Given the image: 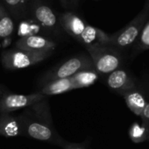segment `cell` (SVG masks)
Listing matches in <instances>:
<instances>
[{
  "label": "cell",
  "instance_id": "1",
  "mask_svg": "<svg viewBox=\"0 0 149 149\" xmlns=\"http://www.w3.org/2000/svg\"><path fill=\"white\" fill-rule=\"evenodd\" d=\"M98 74H109L121 66V55L117 48L111 46H93L86 47Z\"/></svg>",
  "mask_w": 149,
  "mask_h": 149
},
{
  "label": "cell",
  "instance_id": "2",
  "mask_svg": "<svg viewBox=\"0 0 149 149\" xmlns=\"http://www.w3.org/2000/svg\"><path fill=\"white\" fill-rule=\"evenodd\" d=\"M48 119L49 113L47 111L44 114L38 115L34 118L29 117H22V118L19 120L21 122L24 133H26L29 137L40 141H56V144L61 145L63 140L59 139L54 129L49 125L51 121H48Z\"/></svg>",
  "mask_w": 149,
  "mask_h": 149
},
{
  "label": "cell",
  "instance_id": "3",
  "mask_svg": "<svg viewBox=\"0 0 149 149\" xmlns=\"http://www.w3.org/2000/svg\"><path fill=\"white\" fill-rule=\"evenodd\" d=\"M53 52H34L21 49H10L4 51L1 54V61L3 66L9 70L21 69L33 66L47 58Z\"/></svg>",
  "mask_w": 149,
  "mask_h": 149
},
{
  "label": "cell",
  "instance_id": "4",
  "mask_svg": "<svg viewBox=\"0 0 149 149\" xmlns=\"http://www.w3.org/2000/svg\"><path fill=\"white\" fill-rule=\"evenodd\" d=\"M149 19V12H141L125 26L110 35L108 46L115 48H125L136 42L144 25Z\"/></svg>",
  "mask_w": 149,
  "mask_h": 149
},
{
  "label": "cell",
  "instance_id": "5",
  "mask_svg": "<svg viewBox=\"0 0 149 149\" xmlns=\"http://www.w3.org/2000/svg\"><path fill=\"white\" fill-rule=\"evenodd\" d=\"M93 68L95 67L90 55L79 54L71 57L61 65L55 67L45 77V80L48 83L58 79L68 78L84 69Z\"/></svg>",
  "mask_w": 149,
  "mask_h": 149
},
{
  "label": "cell",
  "instance_id": "6",
  "mask_svg": "<svg viewBox=\"0 0 149 149\" xmlns=\"http://www.w3.org/2000/svg\"><path fill=\"white\" fill-rule=\"evenodd\" d=\"M46 99V96L40 92L30 95L7 93L0 98V112L9 113L22 108L30 107Z\"/></svg>",
  "mask_w": 149,
  "mask_h": 149
},
{
  "label": "cell",
  "instance_id": "7",
  "mask_svg": "<svg viewBox=\"0 0 149 149\" xmlns=\"http://www.w3.org/2000/svg\"><path fill=\"white\" fill-rule=\"evenodd\" d=\"M56 47V44L43 36L26 35L19 39L15 44V48L34 52H53Z\"/></svg>",
  "mask_w": 149,
  "mask_h": 149
},
{
  "label": "cell",
  "instance_id": "8",
  "mask_svg": "<svg viewBox=\"0 0 149 149\" xmlns=\"http://www.w3.org/2000/svg\"><path fill=\"white\" fill-rule=\"evenodd\" d=\"M107 85L112 91L122 95L135 89L132 78L125 70L120 68L109 74L107 77Z\"/></svg>",
  "mask_w": 149,
  "mask_h": 149
},
{
  "label": "cell",
  "instance_id": "9",
  "mask_svg": "<svg viewBox=\"0 0 149 149\" xmlns=\"http://www.w3.org/2000/svg\"><path fill=\"white\" fill-rule=\"evenodd\" d=\"M110 35L99 28L87 24L85 29L80 35L78 41L86 47L93 46H108Z\"/></svg>",
  "mask_w": 149,
  "mask_h": 149
},
{
  "label": "cell",
  "instance_id": "10",
  "mask_svg": "<svg viewBox=\"0 0 149 149\" xmlns=\"http://www.w3.org/2000/svg\"><path fill=\"white\" fill-rule=\"evenodd\" d=\"M60 22L63 29L77 40H78L80 35L87 26V23L80 17L69 12L64 13L61 15Z\"/></svg>",
  "mask_w": 149,
  "mask_h": 149
},
{
  "label": "cell",
  "instance_id": "11",
  "mask_svg": "<svg viewBox=\"0 0 149 149\" xmlns=\"http://www.w3.org/2000/svg\"><path fill=\"white\" fill-rule=\"evenodd\" d=\"M24 133L21 122L9 113L0 112V135L17 137Z\"/></svg>",
  "mask_w": 149,
  "mask_h": 149
},
{
  "label": "cell",
  "instance_id": "12",
  "mask_svg": "<svg viewBox=\"0 0 149 149\" xmlns=\"http://www.w3.org/2000/svg\"><path fill=\"white\" fill-rule=\"evenodd\" d=\"M34 19L45 28L53 29L56 26L57 18L53 10L46 5H35L33 7Z\"/></svg>",
  "mask_w": 149,
  "mask_h": 149
},
{
  "label": "cell",
  "instance_id": "13",
  "mask_svg": "<svg viewBox=\"0 0 149 149\" xmlns=\"http://www.w3.org/2000/svg\"><path fill=\"white\" fill-rule=\"evenodd\" d=\"M74 90V85L72 82V78H63L58 79L54 81L48 82L40 91L44 96H52V95H59L69 91Z\"/></svg>",
  "mask_w": 149,
  "mask_h": 149
},
{
  "label": "cell",
  "instance_id": "14",
  "mask_svg": "<svg viewBox=\"0 0 149 149\" xmlns=\"http://www.w3.org/2000/svg\"><path fill=\"white\" fill-rule=\"evenodd\" d=\"M98 77L99 74L97 72L95 68L84 69L71 77L74 90L91 86L97 81Z\"/></svg>",
  "mask_w": 149,
  "mask_h": 149
},
{
  "label": "cell",
  "instance_id": "15",
  "mask_svg": "<svg viewBox=\"0 0 149 149\" xmlns=\"http://www.w3.org/2000/svg\"><path fill=\"white\" fill-rule=\"evenodd\" d=\"M124 98L125 101V104L127 107L137 116H140L143 109L145 108L146 104H147L146 102V99L144 96L138 91L132 90L124 95Z\"/></svg>",
  "mask_w": 149,
  "mask_h": 149
},
{
  "label": "cell",
  "instance_id": "16",
  "mask_svg": "<svg viewBox=\"0 0 149 149\" xmlns=\"http://www.w3.org/2000/svg\"><path fill=\"white\" fill-rule=\"evenodd\" d=\"M14 30V23L10 13L0 3V39L10 37Z\"/></svg>",
  "mask_w": 149,
  "mask_h": 149
},
{
  "label": "cell",
  "instance_id": "17",
  "mask_svg": "<svg viewBox=\"0 0 149 149\" xmlns=\"http://www.w3.org/2000/svg\"><path fill=\"white\" fill-rule=\"evenodd\" d=\"M6 9L13 16L19 18L26 13V0H3Z\"/></svg>",
  "mask_w": 149,
  "mask_h": 149
},
{
  "label": "cell",
  "instance_id": "18",
  "mask_svg": "<svg viewBox=\"0 0 149 149\" xmlns=\"http://www.w3.org/2000/svg\"><path fill=\"white\" fill-rule=\"evenodd\" d=\"M135 48L137 51H144L149 49V19L146 20L136 40Z\"/></svg>",
  "mask_w": 149,
  "mask_h": 149
},
{
  "label": "cell",
  "instance_id": "19",
  "mask_svg": "<svg viewBox=\"0 0 149 149\" xmlns=\"http://www.w3.org/2000/svg\"><path fill=\"white\" fill-rule=\"evenodd\" d=\"M147 132L145 126H139L137 123L133 124L130 129V138L134 142H142L146 139Z\"/></svg>",
  "mask_w": 149,
  "mask_h": 149
},
{
  "label": "cell",
  "instance_id": "20",
  "mask_svg": "<svg viewBox=\"0 0 149 149\" xmlns=\"http://www.w3.org/2000/svg\"><path fill=\"white\" fill-rule=\"evenodd\" d=\"M63 149H86L82 144L77 143H68L62 141L60 145Z\"/></svg>",
  "mask_w": 149,
  "mask_h": 149
},
{
  "label": "cell",
  "instance_id": "21",
  "mask_svg": "<svg viewBox=\"0 0 149 149\" xmlns=\"http://www.w3.org/2000/svg\"><path fill=\"white\" fill-rule=\"evenodd\" d=\"M140 117L145 124L149 123V103L146 104L145 108L143 109V111L140 114Z\"/></svg>",
  "mask_w": 149,
  "mask_h": 149
},
{
  "label": "cell",
  "instance_id": "22",
  "mask_svg": "<svg viewBox=\"0 0 149 149\" xmlns=\"http://www.w3.org/2000/svg\"><path fill=\"white\" fill-rule=\"evenodd\" d=\"M142 10L143 11H146V12H149V0H146V2L145 3L144 7H143Z\"/></svg>",
  "mask_w": 149,
  "mask_h": 149
},
{
  "label": "cell",
  "instance_id": "23",
  "mask_svg": "<svg viewBox=\"0 0 149 149\" xmlns=\"http://www.w3.org/2000/svg\"><path fill=\"white\" fill-rule=\"evenodd\" d=\"M61 3L63 4V5H65V4H68V3H70L72 0H61Z\"/></svg>",
  "mask_w": 149,
  "mask_h": 149
}]
</instances>
